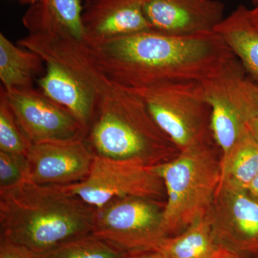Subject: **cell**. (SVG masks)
<instances>
[{
  "instance_id": "6",
  "label": "cell",
  "mask_w": 258,
  "mask_h": 258,
  "mask_svg": "<svg viewBox=\"0 0 258 258\" xmlns=\"http://www.w3.org/2000/svg\"><path fill=\"white\" fill-rule=\"evenodd\" d=\"M128 88L142 100L176 149L210 142L211 108L200 81H170Z\"/></svg>"
},
{
  "instance_id": "30",
  "label": "cell",
  "mask_w": 258,
  "mask_h": 258,
  "mask_svg": "<svg viewBox=\"0 0 258 258\" xmlns=\"http://www.w3.org/2000/svg\"><path fill=\"white\" fill-rule=\"evenodd\" d=\"M252 3H253V4H254V3H256V0H252Z\"/></svg>"
},
{
  "instance_id": "31",
  "label": "cell",
  "mask_w": 258,
  "mask_h": 258,
  "mask_svg": "<svg viewBox=\"0 0 258 258\" xmlns=\"http://www.w3.org/2000/svg\"><path fill=\"white\" fill-rule=\"evenodd\" d=\"M252 258H258V256H257V257H252Z\"/></svg>"
},
{
  "instance_id": "29",
  "label": "cell",
  "mask_w": 258,
  "mask_h": 258,
  "mask_svg": "<svg viewBox=\"0 0 258 258\" xmlns=\"http://www.w3.org/2000/svg\"><path fill=\"white\" fill-rule=\"evenodd\" d=\"M22 4H29L30 6L37 4V3H40L41 0H18Z\"/></svg>"
},
{
  "instance_id": "5",
  "label": "cell",
  "mask_w": 258,
  "mask_h": 258,
  "mask_svg": "<svg viewBox=\"0 0 258 258\" xmlns=\"http://www.w3.org/2000/svg\"><path fill=\"white\" fill-rule=\"evenodd\" d=\"M200 82L211 108L212 138L223 161L258 114V83L233 53Z\"/></svg>"
},
{
  "instance_id": "27",
  "label": "cell",
  "mask_w": 258,
  "mask_h": 258,
  "mask_svg": "<svg viewBox=\"0 0 258 258\" xmlns=\"http://www.w3.org/2000/svg\"><path fill=\"white\" fill-rule=\"evenodd\" d=\"M247 192L251 198L258 202V174L251 184L249 185Z\"/></svg>"
},
{
  "instance_id": "10",
  "label": "cell",
  "mask_w": 258,
  "mask_h": 258,
  "mask_svg": "<svg viewBox=\"0 0 258 258\" xmlns=\"http://www.w3.org/2000/svg\"><path fill=\"white\" fill-rule=\"evenodd\" d=\"M3 98L31 145L85 139L87 131L63 107L35 88L5 91Z\"/></svg>"
},
{
  "instance_id": "13",
  "label": "cell",
  "mask_w": 258,
  "mask_h": 258,
  "mask_svg": "<svg viewBox=\"0 0 258 258\" xmlns=\"http://www.w3.org/2000/svg\"><path fill=\"white\" fill-rule=\"evenodd\" d=\"M225 6L217 0H144V13L152 30L173 36L215 31Z\"/></svg>"
},
{
  "instance_id": "18",
  "label": "cell",
  "mask_w": 258,
  "mask_h": 258,
  "mask_svg": "<svg viewBox=\"0 0 258 258\" xmlns=\"http://www.w3.org/2000/svg\"><path fill=\"white\" fill-rule=\"evenodd\" d=\"M221 247L208 215L178 235L166 237L154 250L165 258H209Z\"/></svg>"
},
{
  "instance_id": "9",
  "label": "cell",
  "mask_w": 258,
  "mask_h": 258,
  "mask_svg": "<svg viewBox=\"0 0 258 258\" xmlns=\"http://www.w3.org/2000/svg\"><path fill=\"white\" fill-rule=\"evenodd\" d=\"M160 202L149 199H115L97 209L93 235L123 252L154 250L169 235L163 226Z\"/></svg>"
},
{
  "instance_id": "24",
  "label": "cell",
  "mask_w": 258,
  "mask_h": 258,
  "mask_svg": "<svg viewBox=\"0 0 258 258\" xmlns=\"http://www.w3.org/2000/svg\"><path fill=\"white\" fill-rule=\"evenodd\" d=\"M120 258H165L156 250L138 251V252H126Z\"/></svg>"
},
{
  "instance_id": "17",
  "label": "cell",
  "mask_w": 258,
  "mask_h": 258,
  "mask_svg": "<svg viewBox=\"0 0 258 258\" xmlns=\"http://www.w3.org/2000/svg\"><path fill=\"white\" fill-rule=\"evenodd\" d=\"M43 59L0 34V79L5 91L34 88L44 74Z\"/></svg>"
},
{
  "instance_id": "16",
  "label": "cell",
  "mask_w": 258,
  "mask_h": 258,
  "mask_svg": "<svg viewBox=\"0 0 258 258\" xmlns=\"http://www.w3.org/2000/svg\"><path fill=\"white\" fill-rule=\"evenodd\" d=\"M215 31L220 35L247 74L258 83V30L249 18V9L240 5L219 23Z\"/></svg>"
},
{
  "instance_id": "8",
  "label": "cell",
  "mask_w": 258,
  "mask_h": 258,
  "mask_svg": "<svg viewBox=\"0 0 258 258\" xmlns=\"http://www.w3.org/2000/svg\"><path fill=\"white\" fill-rule=\"evenodd\" d=\"M64 186L96 209L115 199L128 197L160 202L165 189L156 165L139 159H114L96 154L87 177Z\"/></svg>"
},
{
  "instance_id": "22",
  "label": "cell",
  "mask_w": 258,
  "mask_h": 258,
  "mask_svg": "<svg viewBox=\"0 0 258 258\" xmlns=\"http://www.w3.org/2000/svg\"><path fill=\"white\" fill-rule=\"evenodd\" d=\"M27 179V157L0 152V191L15 187Z\"/></svg>"
},
{
  "instance_id": "15",
  "label": "cell",
  "mask_w": 258,
  "mask_h": 258,
  "mask_svg": "<svg viewBox=\"0 0 258 258\" xmlns=\"http://www.w3.org/2000/svg\"><path fill=\"white\" fill-rule=\"evenodd\" d=\"M81 0H41L32 5L23 18L33 32H47L85 42Z\"/></svg>"
},
{
  "instance_id": "14",
  "label": "cell",
  "mask_w": 258,
  "mask_h": 258,
  "mask_svg": "<svg viewBox=\"0 0 258 258\" xmlns=\"http://www.w3.org/2000/svg\"><path fill=\"white\" fill-rule=\"evenodd\" d=\"M144 0H86L83 6L85 42L153 30L144 13Z\"/></svg>"
},
{
  "instance_id": "11",
  "label": "cell",
  "mask_w": 258,
  "mask_h": 258,
  "mask_svg": "<svg viewBox=\"0 0 258 258\" xmlns=\"http://www.w3.org/2000/svg\"><path fill=\"white\" fill-rule=\"evenodd\" d=\"M208 215L222 247L241 257L258 254V202L247 191L219 185Z\"/></svg>"
},
{
  "instance_id": "20",
  "label": "cell",
  "mask_w": 258,
  "mask_h": 258,
  "mask_svg": "<svg viewBox=\"0 0 258 258\" xmlns=\"http://www.w3.org/2000/svg\"><path fill=\"white\" fill-rule=\"evenodd\" d=\"M125 253L91 233L66 241L36 258H120Z\"/></svg>"
},
{
  "instance_id": "21",
  "label": "cell",
  "mask_w": 258,
  "mask_h": 258,
  "mask_svg": "<svg viewBox=\"0 0 258 258\" xmlns=\"http://www.w3.org/2000/svg\"><path fill=\"white\" fill-rule=\"evenodd\" d=\"M30 146L10 107L0 98V152L27 157Z\"/></svg>"
},
{
  "instance_id": "4",
  "label": "cell",
  "mask_w": 258,
  "mask_h": 258,
  "mask_svg": "<svg viewBox=\"0 0 258 258\" xmlns=\"http://www.w3.org/2000/svg\"><path fill=\"white\" fill-rule=\"evenodd\" d=\"M156 168L166 194L163 226L168 235H178L208 215L221 179V164L205 142L179 151Z\"/></svg>"
},
{
  "instance_id": "19",
  "label": "cell",
  "mask_w": 258,
  "mask_h": 258,
  "mask_svg": "<svg viewBox=\"0 0 258 258\" xmlns=\"http://www.w3.org/2000/svg\"><path fill=\"white\" fill-rule=\"evenodd\" d=\"M220 164V185L247 191L258 174V142L248 130Z\"/></svg>"
},
{
  "instance_id": "1",
  "label": "cell",
  "mask_w": 258,
  "mask_h": 258,
  "mask_svg": "<svg viewBox=\"0 0 258 258\" xmlns=\"http://www.w3.org/2000/svg\"><path fill=\"white\" fill-rule=\"evenodd\" d=\"M86 44L102 72L129 88L200 81L232 54L215 31L173 36L150 30Z\"/></svg>"
},
{
  "instance_id": "3",
  "label": "cell",
  "mask_w": 258,
  "mask_h": 258,
  "mask_svg": "<svg viewBox=\"0 0 258 258\" xmlns=\"http://www.w3.org/2000/svg\"><path fill=\"white\" fill-rule=\"evenodd\" d=\"M95 88L96 113L85 138L95 154L114 159H139L157 165L174 152L176 147L137 95L101 70Z\"/></svg>"
},
{
  "instance_id": "26",
  "label": "cell",
  "mask_w": 258,
  "mask_h": 258,
  "mask_svg": "<svg viewBox=\"0 0 258 258\" xmlns=\"http://www.w3.org/2000/svg\"><path fill=\"white\" fill-rule=\"evenodd\" d=\"M247 130L258 142V114L249 120L247 123Z\"/></svg>"
},
{
  "instance_id": "2",
  "label": "cell",
  "mask_w": 258,
  "mask_h": 258,
  "mask_svg": "<svg viewBox=\"0 0 258 258\" xmlns=\"http://www.w3.org/2000/svg\"><path fill=\"white\" fill-rule=\"evenodd\" d=\"M97 209L64 186L27 179L0 191L1 236L42 255L75 237L92 232Z\"/></svg>"
},
{
  "instance_id": "12",
  "label": "cell",
  "mask_w": 258,
  "mask_h": 258,
  "mask_svg": "<svg viewBox=\"0 0 258 258\" xmlns=\"http://www.w3.org/2000/svg\"><path fill=\"white\" fill-rule=\"evenodd\" d=\"M94 152L85 139L30 146L28 180L46 186H69L87 177Z\"/></svg>"
},
{
  "instance_id": "28",
  "label": "cell",
  "mask_w": 258,
  "mask_h": 258,
  "mask_svg": "<svg viewBox=\"0 0 258 258\" xmlns=\"http://www.w3.org/2000/svg\"><path fill=\"white\" fill-rule=\"evenodd\" d=\"M254 5V8L249 10V18L254 28L258 30V0H256V3Z\"/></svg>"
},
{
  "instance_id": "25",
  "label": "cell",
  "mask_w": 258,
  "mask_h": 258,
  "mask_svg": "<svg viewBox=\"0 0 258 258\" xmlns=\"http://www.w3.org/2000/svg\"><path fill=\"white\" fill-rule=\"evenodd\" d=\"M209 258H242L240 254L232 252L230 249L221 247L217 252Z\"/></svg>"
},
{
  "instance_id": "7",
  "label": "cell",
  "mask_w": 258,
  "mask_h": 258,
  "mask_svg": "<svg viewBox=\"0 0 258 258\" xmlns=\"http://www.w3.org/2000/svg\"><path fill=\"white\" fill-rule=\"evenodd\" d=\"M45 71L37 81L39 89L68 110L86 131L94 118L98 67L85 44L67 41L59 45L53 58L43 59Z\"/></svg>"
},
{
  "instance_id": "23",
  "label": "cell",
  "mask_w": 258,
  "mask_h": 258,
  "mask_svg": "<svg viewBox=\"0 0 258 258\" xmlns=\"http://www.w3.org/2000/svg\"><path fill=\"white\" fill-rule=\"evenodd\" d=\"M0 258H36L27 247L0 236Z\"/></svg>"
}]
</instances>
